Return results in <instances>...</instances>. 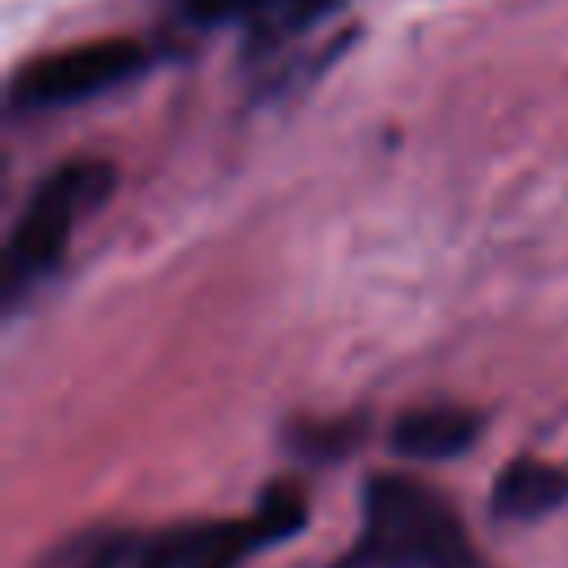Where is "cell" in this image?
<instances>
[{
	"label": "cell",
	"mask_w": 568,
	"mask_h": 568,
	"mask_svg": "<svg viewBox=\"0 0 568 568\" xmlns=\"http://www.w3.org/2000/svg\"><path fill=\"white\" fill-rule=\"evenodd\" d=\"M337 568H484L457 510L422 479L373 475L359 537Z\"/></svg>",
	"instance_id": "obj_1"
},
{
	"label": "cell",
	"mask_w": 568,
	"mask_h": 568,
	"mask_svg": "<svg viewBox=\"0 0 568 568\" xmlns=\"http://www.w3.org/2000/svg\"><path fill=\"white\" fill-rule=\"evenodd\" d=\"M111 164L102 160H71L53 169L18 213L9 244H4V297H22L31 284H40L58 257L67 253L75 226L111 195Z\"/></svg>",
	"instance_id": "obj_2"
},
{
	"label": "cell",
	"mask_w": 568,
	"mask_h": 568,
	"mask_svg": "<svg viewBox=\"0 0 568 568\" xmlns=\"http://www.w3.org/2000/svg\"><path fill=\"white\" fill-rule=\"evenodd\" d=\"M146 67H151V49L138 44V40H93V44L58 49V53H44V58L27 62L13 75L9 102L18 111L75 106V102H89L106 89L129 84Z\"/></svg>",
	"instance_id": "obj_3"
},
{
	"label": "cell",
	"mask_w": 568,
	"mask_h": 568,
	"mask_svg": "<svg viewBox=\"0 0 568 568\" xmlns=\"http://www.w3.org/2000/svg\"><path fill=\"white\" fill-rule=\"evenodd\" d=\"M306 519V501L293 488H275L262 497L257 515L240 524H200V528H173L155 541H142L138 568H235L253 546L280 541L297 532Z\"/></svg>",
	"instance_id": "obj_4"
},
{
	"label": "cell",
	"mask_w": 568,
	"mask_h": 568,
	"mask_svg": "<svg viewBox=\"0 0 568 568\" xmlns=\"http://www.w3.org/2000/svg\"><path fill=\"white\" fill-rule=\"evenodd\" d=\"M479 417L470 408H413L395 422L390 430V444L408 457H426V462H444V457H457L475 444L479 435Z\"/></svg>",
	"instance_id": "obj_5"
},
{
	"label": "cell",
	"mask_w": 568,
	"mask_h": 568,
	"mask_svg": "<svg viewBox=\"0 0 568 568\" xmlns=\"http://www.w3.org/2000/svg\"><path fill=\"white\" fill-rule=\"evenodd\" d=\"M564 497H568V470L537 457L510 462L493 484V510L501 519H541Z\"/></svg>",
	"instance_id": "obj_6"
},
{
	"label": "cell",
	"mask_w": 568,
	"mask_h": 568,
	"mask_svg": "<svg viewBox=\"0 0 568 568\" xmlns=\"http://www.w3.org/2000/svg\"><path fill=\"white\" fill-rule=\"evenodd\" d=\"M138 555H142L138 532L98 524V528H80L62 537L58 546H49L36 568H133Z\"/></svg>",
	"instance_id": "obj_7"
},
{
	"label": "cell",
	"mask_w": 568,
	"mask_h": 568,
	"mask_svg": "<svg viewBox=\"0 0 568 568\" xmlns=\"http://www.w3.org/2000/svg\"><path fill=\"white\" fill-rule=\"evenodd\" d=\"M266 0H186V9L204 22H222V18H248L253 9H262Z\"/></svg>",
	"instance_id": "obj_8"
}]
</instances>
